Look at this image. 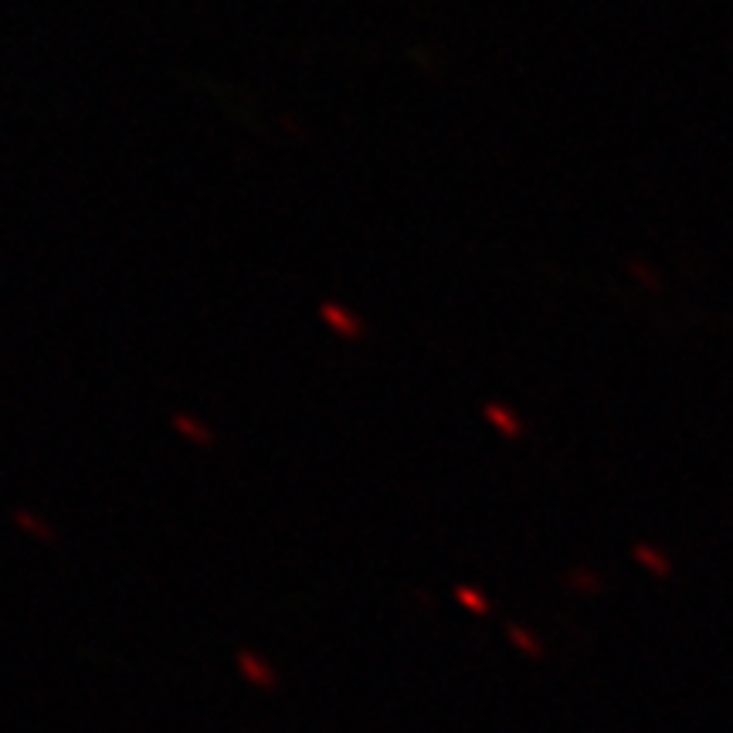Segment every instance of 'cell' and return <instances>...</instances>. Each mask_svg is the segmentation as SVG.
I'll list each match as a JSON object with an SVG mask.
<instances>
[{"label": "cell", "mask_w": 733, "mask_h": 733, "mask_svg": "<svg viewBox=\"0 0 733 733\" xmlns=\"http://www.w3.org/2000/svg\"><path fill=\"white\" fill-rule=\"evenodd\" d=\"M486 421L499 428L503 438H520L523 435V421L516 418V411H510L506 404H486Z\"/></svg>", "instance_id": "2"}, {"label": "cell", "mask_w": 733, "mask_h": 733, "mask_svg": "<svg viewBox=\"0 0 733 733\" xmlns=\"http://www.w3.org/2000/svg\"><path fill=\"white\" fill-rule=\"evenodd\" d=\"M455 598H459L465 608L476 611V615H489V611H493V605H489V601L482 598L476 588H459V591H455Z\"/></svg>", "instance_id": "5"}, {"label": "cell", "mask_w": 733, "mask_h": 733, "mask_svg": "<svg viewBox=\"0 0 733 733\" xmlns=\"http://www.w3.org/2000/svg\"><path fill=\"white\" fill-rule=\"evenodd\" d=\"M319 316H323V323L330 326L336 336H343V340H357V336H364V323H360V316L350 313V309L326 303L323 309H319Z\"/></svg>", "instance_id": "1"}, {"label": "cell", "mask_w": 733, "mask_h": 733, "mask_svg": "<svg viewBox=\"0 0 733 733\" xmlns=\"http://www.w3.org/2000/svg\"><path fill=\"white\" fill-rule=\"evenodd\" d=\"M174 428L187 438V442H194V445H201V448H211L214 442H218V438H214V431H211L208 425H201V421H197L194 415H191V418H187V415H177V418H174Z\"/></svg>", "instance_id": "3"}, {"label": "cell", "mask_w": 733, "mask_h": 733, "mask_svg": "<svg viewBox=\"0 0 733 733\" xmlns=\"http://www.w3.org/2000/svg\"><path fill=\"white\" fill-rule=\"evenodd\" d=\"M510 638H513V645H520V649L526 652V655H533V659H540V645L533 642L530 635L523 632V628H516V625H510Z\"/></svg>", "instance_id": "6"}, {"label": "cell", "mask_w": 733, "mask_h": 733, "mask_svg": "<svg viewBox=\"0 0 733 733\" xmlns=\"http://www.w3.org/2000/svg\"><path fill=\"white\" fill-rule=\"evenodd\" d=\"M238 666H241V672H245V679H252L255 686H275V672L269 666H262L252 652H241Z\"/></svg>", "instance_id": "4"}]
</instances>
